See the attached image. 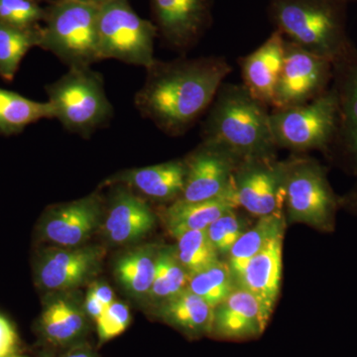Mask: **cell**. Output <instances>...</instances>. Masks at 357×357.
<instances>
[{
    "label": "cell",
    "instance_id": "1",
    "mask_svg": "<svg viewBox=\"0 0 357 357\" xmlns=\"http://www.w3.org/2000/svg\"><path fill=\"white\" fill-rule=\"evenodd\" d=\"M231 66L222 57L157 61L136 93L135 107L168 135H181L211 107Z\"/></svg>",
    "mask_w": 357,
    "mask_h": 357
},
{
    "label": "cell",
    "instance_id": "2",
    "mask_svg": "<svg viewBox=\"0 0 357 357\" xmlns=\"http://www.w3.org/2000/svg\"><path fill=\"white\" fill-rule=\"evenodd\" d=\"M203 137L241 160L275 156L277 148L267 105L243 84H222L204 121Z\"/></svg>",
    "mask_w": 357,
    "mask_h": 357
},
{
    "label": "cell",
    "instance_id": "3",
    "mask_svg": "<svg viewBox=\"0 0 357 357\" xmlns=\"http://www.w3.org/2000/svg\"><path fill=\"white\" fill-rule=\"evenodd\" d=\"M347 6L344 0H270L269 15L284 38L333 63L352 43Z\"/></svg>",
    "mask_w": 357,
    "mask_h": 357
},
{
    "label": "cell",
    "instance_id": "4",
    "mask_svg": "<svg viewBox=\"0 0 357 357\" xmlns=\"http://www.w3.org/2000/svg\"><path fill=\"white\" fill-rule=\"evenodd\" d=\"M100 7L83 0H57L40 29L39 47L72 67H91L102 61L98 49Z\"/></svg>",
    "mask_w": 357,
    "mask_h": 357
},
{
    "label": "cell",
    "instance_id": "5",
    "mask_svg": "<svg viewBox=\"0 0 357 357\" xmlns=\"http://www.w3.org/2000/svg\"><path fill=\"white\" fill-rule=\"evenodd\" d=\"M55 119L70 132L91 135L114 114L102 76L91 67H72L55 83L46 86Z\"/></svg>",
    "mask_w": 357,
    "mask_h": 357
},
{
    "label": "cell",
    "instance_id": "6",
    "mask_svg": "<svg viewBox=\"0 0 357 357\" xmlns=\"http://www.w3.org/2000/svg\"><path fill=\"white\" fill-rule=\"evenodd\" d=\"M285 206L289 220L305 223L323 232H333L342 206L328 171L316 160L294 158L285 162Z\"/></svg>",
    "mask_w": 357,
    "mask_h": 357
},
{
    "label": "cell",
    "instance_id": "7",
    "mask_svg": "<svg viewBox=\"0 0 357 357\" xmlns=\"http://www.w3.org/2000/svg\"><path fill=\"white\" fill-rule=\"evenodd\" d=\"M338 123L337 95L332 86L312 102L270 112V126L277 148L328 153Z\"/></svg>",
    "mask_w": 357,
    "mask_h": 357
},
{
    "label": "cell",
    "instance_id": "8",
    "mask_svg": "<svg viewBox=\"0 0 357 357\" xmlns=\"http://www.w3.org/2000/svg\"><path fill=\"white\" fill-rule=\"evenodd\" d=\"M156 25L141 18L128 0H112L100 7L98 49L102 60L115 59L149 69L156 62Z\"/></svg>",
    "mask_w": 357,
    "mask_h": 357
},
{
    "label": "cell",
    "instance_id": "9",
    "mask_svg": "<svg viewBox=\"0 0 357 357\" xmlns=\"http://www.w3.org/2000/svg\"><path fill=\"white\" fill-rule=\"evenodd\" d=\"M333 62L285 39L283 66L275 89L274 109L312 102L332 86Z\"/></svg>",
    "mask_w": 357,
    "mask_h": 357
},
{
    "label": "cell",
    "instance_id": "10",
    "mask_svg": "<svg viewBox=\"0 0 357 357\" xmlns=\"http://www.w3.org/2000/svg\"><path fill=\"white\" fill-rule=\"evenodd\" d=\"M332 88L337 95V134L328 156L357 175V48L351 43L333 63Z\"/></svg>",
    "mask_w": 357,
    "mask_h": 357
},
{
    "label": "cell",
    "instance_id": "11",
    "mask_svg": "<svg viewBox=\"0 0 357 357\" xmlns=\"http://www.w3.org/2000/svg\"><path fill=\"white\" fill-rule=\"evenodd\" d=\"M237 203L258 218L285 208V162L275 156L241 160L234 176Z\"/></svg>",
    "mask_w": 357,
    "mask_h": 357
},
{
    "label": "cell",
    "instance_id": "12",
    "mask_svg": "<svg viewBox=\"0 0 357 357\" xmlns=\"http://www.w3.org/2000/svg\"><path fill=\"white\" fill-rule=\"evenodd\" d=\"M241 161L225 147L203 141L185 159L187 174L180 199L206 201L234 191V176Z\"/></svg>",
    "mask_w": 357,
    "mask_h": 357
},
{
    "label": "cell",
    "instance_id": "13",
    "mask_svg": "<svg viewBox=\"0 0 357 357\" xmlns=\"http://www.w3.org/2000/svg\"><path fill=\"white\" fill-rule=\"evenodd\" d=\"M272 312L264 301L237 286L213 309L210 335L227 342L255 340L264 333Z\"/></svg>",
    "mask_w": 357,
    "mask_h": 357
},
{
    "label": "cell",
    "instance_id": "14",
    "mask_svg": "<svg viewBox=\"0 0 357 357\" xmlns=\"http://www.w3.org/2000/svg\"><path fill=\"white\" fill-rule=\"evenodd\" d=\"M156 27L178 50L198 41L211 22V0H152Z\"/></svg>",
    "mask_w": 357,
    "mask_h": 357
},
{
    "label": "cell",
    "instance_id": "15",
    "mask_svg": "<svg viewBox=\"0 0 357 357\" xmlns=\"http://www.w3.org/2000/svg\"><path fill=\"white\" fill-rule=\"evenodd\" d=\"M102 255L93 248L52 249L39 260L37 279L48 290L77 287L95 272Z\"/></svg>",
    "mask_w": 357,
    "mask_h": 357
},
{
    "label": "cell",
    "instance_id": "16",
    "mask_svg": "<svg viewBox=\"0 0 357 357\" xmlns=\"http://www.w3.org/2000/svg\"><path fill=\"white\" fill-rule=\"evenodd\" d=\"M100 217V198L93 195L52 211L45 218L42 234L52 243L75 248L93 234Z\"/></svg>",
    "mask_w": 357,
    "mask_h": 357
},
{
    "label": "cell",
    "instance_id": "17",
    "mask_svg": "<svg viewBox=\"0 0 357 357\" xmlns=\"http://www.w3.org/2000/svg\"><path fill=\"white\" fill-rule=\"evenodd\" d=\"M285 38L279 31L272 33L255 52L241 59L243 86L256 100L268 107L273 105L275 89L283 66Z\"/></svg>",
    "mask_w": 357,
    "mask_h": 357
},
{
    "label": "cell",
    "instance_id": "18",
    "mask_svg": "<svg viewBox=\"0 0 357 357\" xmlns=\"http://www.w3.org/2000/svg\"><path fill=\"white\" fill-rule=\"evenodd\" d=\"M155 217L149 204L126 188L116 189L107 217L105 234L116 244L134 243L153 229Z\"/></svg>",
    "mask_w": 357,
    "mask_h": 357
},
{
    "label": "cell",
    "instance_id": "19",
    "mask_svg": "<svg viewBox=\"0 0 357 357\" xmlns=\"http://www.w3.org/2000/svg\"><path fill=\"white\" fill-rule=\"evenodd\" d=\"M187 166L185 160L166 162L158 165L131 169L114 178L115 183H124L148 198L156 201H176L182 196Z\"/></svg>",
    "mask_w": 357,
    "mask_h": 357
},
{
    "label": "cell",
    "instance_id": "20",
    "mask_svg": "<svg viewBox=\"0 0 357 357\" xmlns=\"http://www.w3.org/2000/svg\"><path fill=\"white\" fill-rule=\"evenodd\" d=\"M284 236H277L253 256L236 280L238 287L255 294L273 310L281 287Z\"/></svg>",
    "mask_w": 357,
    "mask_h": 357
},
{
    "label": "cell",
    "instance_id": "21",
    "mask_svg": "<svg viewBox=\"0 0 357 357\" xmlns=\"http://www.w3.org/2000/svg\"><path fill=\"white\" fill-rule=\"evenodd\" d=\"M239 208L236 189L218 198L199 202L176 199L162 213L166 229L174 238L191 230L206 229L225 213Z\"/></svg>",
    "mask_w": 357,
    "mask_h": 357
},
{
    "label": "cell",
    "instance_id": "22",
    "mask_svg": "<svg viewBox=\"0 0 357 357\" xmlns=\"http://www.w3.org/2000/svg\"><path fill=\"white\" fill-rule=\"evenodd\" d=\"M157 314L168 325L191 338L210 335L213 307L189 289L158 305Z\"/></svg>",
    "mask_w": 357,
    "mask_h": 357
},
{
    "label": "cell",
    "instance_id": "23",
    "mask_svg": "<svg viewBox=\"0 0 357 357\" xmlns=\"http://www.w3.org/2000/svg\"><path fill=\"white\" fill-rule=\"evenodd\" d=\"M159 248L152 244L128 251L117 260L115 275L119 284L136 298L149 296L153 284Z\"/></svg>",
    "mask_w": 357,
    "mask_h": 357
},
{
    "label": "cell",
    "instance_id": "24",
    "mask_svg": "<svg viewBox=\"0 0 357 357\" xmlns=\"http://www.w3.org/2000/svg\"><path fill=\"white\" fill-rule=\"evenodd\" d=\"M286 218L284 211L259 218L252 229L239 237L229 252V264L236 282L249 260L261 251L270 241L285 234Z\"/></svg>",
    "mask_w": 357,
    "mask_h": 357
},
{
    "label": "cell",
    "instance_id": "25",
    "mask_svg": "<svg viewBox=\"0 0 357 357\" xmlns=\"http://www.w3.org/2000/svg\"><path fill=\"white\" fill-rule=\"evenodd\" d=\"M45 119H55L49 102H35L20 93L0 88V134L14 135L26 126Z\"/></svg>",
    "mask_w": 357,
    "mask_h": 357
},
{
    "label": "cell",
    "instance_id": "26",
    "mask_svg": "<svg viewBox=\"0 0 357 357\" xmlns=\"http://www.w3.org/2000/svg\"><path fill=\"white\" fill-rule=\"evenodd\" d=\"M190 274L178 260L176 248H159L150 298L161 304L188 288Z\"/></svg>",
    "mask_w": 357,
    "mask_h": 357
},
{
    "label": "cell",
    "instance_id": "27",
    "mask_svg": "<svg viewBox=\"0 0 357 357\" xmlns=\"http://www.w3.org/2000/svg\"><path fill=\"white\" fill-rule=\"evenodd\" d=\"M40 30L18 28L0 22V77L13 81L22 59L33 47H39Z\"/></svg>",
    "mask_w": 357,
    "mask_h": 357
},
{
    "label": "cell",
    "instance_id": "28",
    "mask_svg": "<svg viewBox=\"0 0 357 357\" xmlns=\"http://www.w3.org/2000/svg\"><path fill=\"white\" fill-rule=\"evenodd\" d=\"M236 282L229 263L218 260L190 276L188 289L215 309L236 289Z\"/></svg>",
    "mask_w": 357,
    "mask_h": 357
},
{
    "label": "cell",
    "instance_id": "29",
    "mask_svg": "<svg viewBox=\"0 0 357 357\" xmlns=\"http://www.w3.org/2000/svg\"><path fill=\"white\" fill-rule=\"evenodd\" d=\"M42 328L52 342L64 344L74 340L83 332V314L66 301H56L45 310Z\"/></svg>",
    "mask_w": 357,
    "mask_h": 357
},
{
    "label": "cell",
    "instance_id": "30",
    "mask_svg": "<svg viewBox=\"0 0 357 357\" xmlns=\"http://www.w3.org/2000/svg\"><path fill=\"white\" fill-rule=\"evenodd\" d=\"M177 255L190 276L220 260L206 229L191 230L177 237Z\"/></svg>",
    "mask_w": 357,
    "mask_h": 357
},
{
    "label": "cell",
    "instance_id": "31",
    "mask_svg": "<svg viewBox=\"0 0 357 357\" xmlns=\"http://www.w3.org/2000/svg\"><path fill=\"white\" fill-rule=\"evenodd\" d=\"M245 220L231 210L218 218L206 229L211 243L220 255H227L239 237L246 231Z\"/></svg>",
    "mask_w": 357,
    "mask_h": 357
},
{
    "label": "cell",
    "instance_id": "32",
    "mask_svg": "<svg viewBox=\"0 0 357 357\" xmlns=\"http://www.w3.org/2000/svg\"><path fill=\"white\" fill-rule=\"evenodd\" d=\"M45 16L35 0H0V22L18 28H31Z\"/></svg>",
    "mask_w": 357,
    "mask_h": 357
},
{
    "label": "cell",
    "instance_id": "33",
    "mask_svg": "<svg viewBox=\"0 0 357 357\" xmlns=\"http://www.w3.org/2000/svg\"><path fill=\"white\" fill-rule=\"evenodd\" d=\"M130 321V310L128 305L114 301L96 321L100 342L103 344L121 335L126 332Z\"/></svg>",
    "mask_w": 357,
    "mask_h": 357
},
{
    "label": "cell",
    "instance_id": "34",
    "mask_svg": "<svg viewBox=\"0 0 357 357\" xmlns=\"http://www.w3.org/2000/svg\"><path fill=\"white\" fill-rule=\"evenodd\" d=\"M17 335L8 319L0 316V357H9L15 351Z\"/></svg>",
    "mask_w": 357,
    "mask_h": 357
},
{
    "label": "cell",
    "instance_id": "35",
    "mask_svg": "<svg viewBox=\"0 0 357 357\" xmlns=\"http://www.w3.org/2000/svg\"><path fill=\"white\" fill-rule=\"evenodd\" d=\"M89 292L91 295L95 296L96 299L100 301L103 306L109 307L114 302V294L112 289L109 287L107 284L100 282V283H95L89 289Z\"/></svg>",
    "mask_w": 357,
    "mask_h": 357
},
{
    "label": "cell",
    "instance_id": "36",
    "mask_svg": "<svg viewBox=\"0 0 357 357\" xmlns=\"http://www.w3.org/2000/svg\"><path fill=\"white\" fill-rule=\"evenodd\" d=\"M105 309H107V307L103 306L102 303L96 299L95 296L91 295V293L88 292L86 299V311L91 319L96 321V319L102 316V312L105 311Z\"/></svg>",
    "mask_w": 357,
    "mask_h": 357
},
{
    "label": "cell",
    "instance_id": "37",
    "mask_svg": "<svg viewBox=\"0 0 357 357\" xmlns=\"http://www.w3.org/2000/svg\"><path fill=\"white\" fill-rule=\"evenodd\" d=\"M340 204L342 206H344L347 210L357 215V185L347 196L340 198Z\"/></svg>",
    "mask_w": 357,
    "mask_h": 357
},
{
    "label": "cell",
    "instance_id": "38",
    "mask_svg": "<svg viewBox=\"0 0 357 357\" xmlns=\"http://www.w3.org/2000/svg\"><path fill=\"white\" fill-rule=\"evenodd\" d=\"M62 357H96L91 349L86 347H77L66 352Z\"/></svg>",
    "mask_w": 357,
    "mask_h": 357
},
{
    "label": "cell",
    "instance_id": "39",
    "mask_svg": "<svg viewBox=\"0 0 357 357\" xmlns=\"http://www.w3.org/2000/svg\"><path fill=\"white\" fill-rule=\"evenodd\" d=\"M83 1L89 2V3L96 4V6H102L107 2L112 1V0H83Z\"/></svg>",
    "mask_w": 357,
    "mask_h": 357
},
{
    "label": "cell",
    "instance_id": "40",
    "mask_svg": "<svg viewBox=\"0 0 357 357\" xmlns=\"http://www.w3.org/2000/svg\"><path fill=\"white\" fill-rule=\"evenodd\" d=\"M344 1L349 3V2H357V0H344Z\"/></svg>",
    "mask_w": 357,
    "mask_h": 357
},
{
    "label": "cell",
    "instance_id": "41",
    "mask_svg": "<svg viewBox=\"0 0 357 357\" xmlns=\"http://www.w3.org/2000/svg\"><path fill=\"white\" fill-rule=\"evenodd\" d=\"M45 357H49V356H45Z\"/></svg>",
    "mask_w": 357,
    "mask_h": 357
}]
</instances>
